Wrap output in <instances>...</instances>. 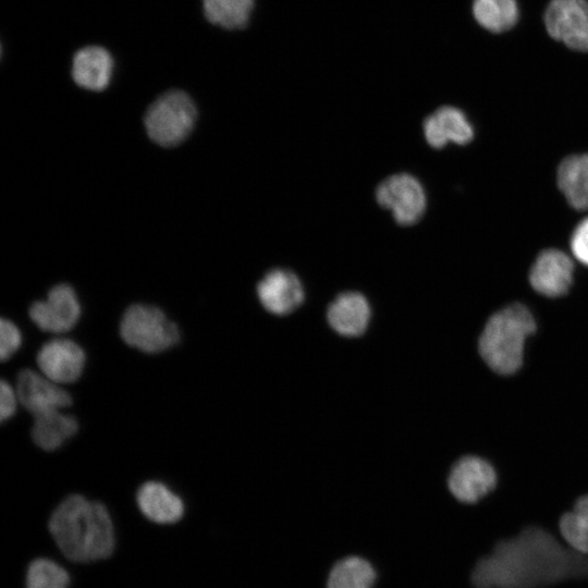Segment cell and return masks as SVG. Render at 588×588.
<instances>
[{
    "label": "cell",
    "instance_id": "cell-1",
    "mask_svg": "<svg viewBox=\"0 0 588 588\" xmlns=\"http://www.w3.org/2000/svg\"><path fill=\"white\" fill-rule=\"evenodd\" d=\"M577 578H588V556L537 524L497 541L471 571L475 588H544Z\"/></svg>",
    "mask_w": 588,
    "mask_h": 588
},
{
    "label": "cell",
    "instance_id": "cell-2",
    "mask_svg": "<svg viewBox=\"0 0 588 588\" xmlns=\"http://www.w3.org/2000/svg\"><path fill=\"white\" fill-rule=\"evenodd\" d=\"M48 531L62 554L73 564L93 565L111 559L115 532L107 507L79 494L66 497L51 513Z\"/></svg>",
    "mask_w": 588,
    "mask_h": 588
},
{
    "label": "cell",
    "instance_id": "cell-3",
    "mask_svg": "<svg viewBox=\"0 0 588 588\" xmlns=\"http://www.w3.org/2000/svg\"><path fill=\"white\" fill-rule=\"evenodd\" d=\"M538 330L534 313L523 303H510L493 311L478 338V353L495 373L511 376L524 365L527 341Z\"/></svg>",
    "mask_w": 588,
    "mask_h": 588
},
{
    "label": "cell",
    "instance_id": "cell-4",
    "mask_svg": "<svg viewBox=\"0 0 588 588\" xmlns=\"http://www.w3.org/2000/svg\"><path fill=\"white\" fill-rule=\"evenodd\" d=\"M196 117L192 98L183 90L171 89L148 107L144 125L151 140L163 147H173L189 135Z\"/></svg>",
    "mask_w": 588,
    "mask_h": 588
},
{
    "label": "cell",
    "instance_id": "cell-5",
    "mask_svg": "<svg viewBox=\"0 0 588 588\" xmlns=\"http://www.w3.org/2000/svg\"><path fill=\"white\" fill-rule=\"evenodd\" d=\"M120 333L126 344L146 353H159L175 345L180 332L164 313L150 305L130 306L121 320Z\"/></svg>",
    "mask_w": 588,
    "mask_h": 588
},
{
    "label": "cell",
    "instance_id": "cell-6",
    "mask_svg": "<svg viewBox=\"0 0 588 588\" xmlns=\"http://www.w3.org/2000/svg\"><path fill=\"white\" fill-rule=\"evenodd\" d=\"M375 196L378 205L390 211L399 225H414L425 215L426 192L413 174L402 172L387 176L378 184Z\"/></svg>",
    "mask_w": 588,
    "mask_h": 588
},
{
    "label": "cell",
    "instance_id": "cell-7",
    "mask_svg": "<svg viewBox=\"0 0 588 588\" xmlns=\"http://www.w3.org/2000/svg\"><path fill=\"white\" fill-rule=\"evenodd\" d=\"M498 485L495 467L486 458L466 454L450 468L446 486L451 495L462 504H476L488 497Z\"/></svg>",
    "mask_w": 588,
    "mask_h": 588
},
{
    "label": "cell",
    "instance_id": "cell-8",
    "mask_svg": "<svg viewBox=\"0 0 588 588\" xmlns=\"http://www.w3.org/2000/svg\"><path fill=\"white\" fill-rule=\"evenodd\" d=\"M543 21L553 39L573 50L588 52L587 0H551Z\"/></svg>",
    "mask_w": 588,
    "mask_h": 588
},
{
    "label": "cell",
    "instance_id": "cell-9",
    "mask_svg": "<svg viewBox=\"0 0 588 588\" xmlns=\"http://www.w3.org/2000/svg\"><path fill=\"white\" fill-rule=\"evenodd\" d=\"M261 307L275 317L295 313L305 302V289L298 275L285 268H273L265 273L256 286Z\"/></svg>",
    "mask_w": 588,
    "mask_h": 588
},
{
    "label": "cell",
    "instance_id": "cell-10",
    "mask_svg": "<svg viewBox=\"0 0 588 588\" xmlns=\"http://www.w3.org/2000/svg\"><path fill=\"white\" fill-rule=\"evenodd\" d=\"M372 320L368 298L357 291L338 294L326 308V323L330 331L346 340H357L367 334Z\"/></svg>",
    "mask_w": 588,
    "mask_h": 588
},
{
    "label": "cell",
    "instance_id": "cell-11",
    "mask_svg": "<svg viewBox=\"0 0 588 588\" xmlns=\"http://www.w3.org/2000/svg\"><path fill=\"white\" fill-rule=\"evenodd\" d=\"M79 315L78 299L68 284L53 286L46 301L36 302L29 308V317L40 330L56 333L71 330Z\"/></svg>",
    "mask_w": 588,
    "mask_h": 588
},
{
    "label": "cell",
    "instance_id": "cell-12",
    "mask_svg": "<svg viewBox=\"0 0 588 588\" xmlns=\"http://www.w3.org/2000/svg\"><path fill=\"white\" fill-rule=\"evenodd\" d=\"M573 273V260L564 252L549 248L537 256L530 268L529 283L538 294L559 298L569 291Z\"/></svg>",
    "mask_w": 588,
    "mask_h": 588
},
{
    "label": "cell",
    "instance_id": "cell-13",
    "mask_svg": "<svg viewBox=\"0 0 588 588\" xmlns=\"http://www.w3.org/2000/svg\"><path fill=\"white\" fill-rule=\"evenodd\" d=\"M40 371L56 383H71L79 378L85 353L74 341L56 339L45 343L37 354Z\"/></svg>",
    "mask_w": 588,
    "mask_h": 588
},
{
    "label": "cell",
    "instance_id": "cell-14",
    "mask_svg": "<svg viewBox=\"0 0 588 588\" xmlns=\"http://www.w3.org/2000/svg\"><path fill=\"white\" fill-rule=\"evenodd\" d=\"M16 394L21 404L33 415L71 405L72 397L58 383L30 369L20 371Z\"/></svg>",
    "mask_w": 588,
    "mask_h": 588
},
{
    "label": "cell",
    "instance_id": "cell-15",
    "mask_svg": "<svg viewBox=\"0 0 588 588\" xmlns=\"http://www.w3.org/2000/svg\"><path fill=\"white\" fill-rule=\"evenodd\" d=\"M427 144L436 149L449 143L465 145L474 137V128L466 114L453 106H442L429 114L422 123Z\"/></svg>",
    "mask_w": 588,
    "mask_h": 588
},
{
    "label": "cell",
    "instance_id": "cell-16",
    "mask_svg": "<svg viewBox=\"0 0 588 588\" xmlns=\"http://www.w3.org/2000/svg\"><path fill=\"white\" fill-rule=\"evenodd\" d=\"M113 73V59L100 46H86L75 52L71 74L75 84L82 88L100 91L108 87Z\"/></svg>",
    "mask_w": 588,
    "mask_h": 588
},
{
    "label": "cell",
    "instance_id": "cell-17",
    "mask_svg": "<svg viewBox=\"0 0 588 588\" xmlns=\"http://www.w3.org/2000/svg\"><path fill=\"white\" fill-rule=\"evenodd\" d=\"M136 503L140 513L158 525H171L184 516L182 499L159 481H147L137 491Z\"/></svg>",
    "mask_w": 588,
    "mask_h": 588
},
{
    "label": "cell",
    "instance_id": "cell-18",
    "mask_svg": "<svg viewBox=\"0 0 588 588\" xmlns=\"http://www.w3.org/2000/svg\"><path fill=\"white\" fill-rule=\"evenodd\" d=\"M558 185L576 210H588V154L564 158L558 168Z\"/></svg>",
    "mask_w": 588,
    "mask_h": 588
},
{
    "label": "cell",
    "instance_id": "cell-19",
    "mask_svg": "<svg viewBox=\"0 0 588 588\" xmlns=\"http://www.w3.org/2000/svg\"><path fill=\"white\" fill-rule=\"evenodd\" d=\"M77 429L75 417L51 409L34 415L32 438L39 448L51 451L61 446Z\"/></svg>",
    "mask_w": 588,
    "mask_h": 588
},
{
    "label": "cell",
    "instance_id": "cell-20",
    "mask_svg": "<svg viewBox=\"0 0 588 588\" xmlns=\"http://www.w3.org/2000/svg\"><path fill=\"white\" fill-rule=\"evenodd\" d=\"M373 566L364 558L350 555L339 560L327 578V588H372Z\"/></svg>",
    "mask_w": 588,
    "mask_h": 588
},
{
    "label": "cell",
    "instance_id": "cell-21",
    "mask_svg": "<svg viewBox=\"0 0 588 588\" xmlns=\"http://www.w3.org/2000/svg\"><path fill=\"white\" fill-rule=\"evenodd\" d=\"M558 528L569 548L588 556V493L560 516Z\"/></svg>",
    "mask_w": 588,
    "mask_h": 588
},
{
    "label": "cell",
    "instance_id": "cell-22",
    "mask_svg": "<svg viewBox=\"0 0 588 588\" xmlns=\"http://www.w3.org/2000/svg\"><path fill=\"white\" fill-rule=\"evenodd\" d=\"M205 17L225 29L245 27L250 19L255 0H201Z\"/></svg>",
    "mask_w": 588,
    "mask_h": 588
},
{
    "label": "cell",
    "instance_id": "cell-23",
    "mask_svg": "<svg viewBox=\"0 0 588 588\" xmlns=\"http://www.w3.org/2000/svg\"><path fill=\"white\" fill-rule=\"evenodd\" d=\"M473 14L483 28L502 33L516 24L518 5L516 0H474Z\"/></svg>",
    "mask_w": 588,
    "mask_h": 588
},
{
    "label": "cell",
    "instance_id": "cell-24",
    "mask_svg": "<svg viewBox=\"0 0 588 588\" xmlns=\"http://www.w3.org/2000/svg\"><path fill=\"white\" fill-rule=\"evenodd\" d=\"M24 588H70L69 571L56 560L48 556L32 559L25 567Z\"/></svg>",
    "mask_w": 588,
    "mask_h": 588
},
{
    "label": "cell",
    "instance_id": "cell-25",
    "mask_svg": "<svg viewBox=\"0 0 588 588\" xmlns=\"http://www.w3.org/2000/svg\"><path fill=\"white\" fill-rule=\"evenodd\" d=\"M22 336L19 328L10 320L0 321V357L1 360L10 358L20 347Z\"/></svg>",
    "mask_w": 588,
    "mask_h": 588
},
{
    "label": "cell",
    "instance_id": "cell-26",
    "mask_svg": "<svg viewBox=\"0 0 588 588\" xmlns=\"http://www.w3.org/2000/svg\"><path fill=\"white\" fill-rule=\"evenodd\" d=\"M571 248L574 256L588 266V218L583 220L574 230Z\"/></svg>",
    "mask_w": 588,
    "mask_h": 588
},
{
    "label": "cell",
    "instance_id": "cell-27",
    "mask_svg": "<svg viewBox=\"0 0 588 588\" xmlns=\"http://www.w3.org/2000/svg\"><path fill=\"white\" fill-rule=\"evenodd\" d=\"M16 392L4 380L0 383V418L1 421L9 419L16 409Z\"/></svg>",
    "mask_w": 588,
    "mask_h": 588
}]
</instances>
